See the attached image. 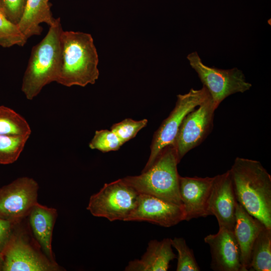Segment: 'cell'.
I'll use <instances>...</instances> for the list:
<instances>
[{"mask_svg": "<svg viewBox=\"0 0 271 271\" xmlns=\"http://www.w3.org/2000/svg\"><path fill=\"white\" fill-rule=\"evenodd\" d=\"M264 226L237 202L233 232L239 248L242 271L248 270L253 243Z\"/></svg>", "mask_w": 271, "mask_h": 271, "instance_id": "cell-15", "label": "cell"}, {"mask_svg": "<svg viewBox=\"0 0 271 271\" xmlns=\"http://www.w3.org/2000/svg\"><path fill=\"white\" fill-rule=\"evenodd\" d=\"M33 233L44 254L52 261L54 259L52 250L53 229L57 216V210L37 203L29 216Z\"/></svg>", "mask_w": 271, "mask_h": 271, "instance_id": "cell-17", "label": "cell"}, {"mask_svg": "<svg viewBox=\"0 0 271 271\" xmlns=\"http://www.w3.org/2000/svg\"><path fill=\"white\" fill-rule=\"evenodd\" d=\"M214 177H179V194L185 221L209 215L208 201Z\"/></svg>", "mask_w": 271, "mask_h": 271, "instance_id": "cell-13", "label": "cell"}, {"mask_svg": "<svg viewBox=\"0 0 271 271\" xmlns=\"http://www.w3.org/2000/svg\"><path fill=\"white\" fill-rule=\"evenodd\" d=\"M187 58L209 92L216 109L228 96L236 93H243L252 86L246 81L242 71L237 68L221 69L209 67L202 62L197 52L188 54Z\"/></svg>", "mask_w": 271, "mask_h": 271, "instance_id": "cell-6", "label": "cell"}, {"mask_svg": "<svg viewBox=\"0 0 271 271\" xmlns=\"http://www.w3.org/2000/svg\"><path fill=\"white\" fill-rule=\"evenodd\" d=\"M148 122L147 119L134 120L131 118H126L112 125L110 129L124 144L135 137L137 133L147 125Z\"/></svg>", "mask_w": 271, "mask_h": 271, "instance_id": "cell-25", "label": "cell"}, {"mask_svg": "<svg viewBox=\"0 0 271 271\" xmlns=\"http://www.w3.org/2000/svg\"><path fill=\"white\" fill-rule=\"evenodd\" d=\"M172 245L178 252L177 271H199L200 268L195 259L193 250L182 237L171 239Z\"/></svg>", "mask_w": 271, "mask_h": 271, "instance_id": "cell-23", "label": "cell"}, {"mask_svg": "<svg viewBox=\"0 0 271 271\" xmlns=\"http://www.w3.org/2000/svg\"><path fill=\"white\" fill-rule=\"evenodd\" d=\"M185 220L183 205L140 193L137 206L125 221H147L165 227Z\"/></svg>", "mask_w": 271, "mask_h": 271, "instance_id": "cell-11", "label": "cell"}, {"mask_svg": "<svg viewBox=\"0 0 271 271\" xmlns=\"http://www.w3.org/2000/svg\"><path fill=\"white\" fill-rule=\"evenodd\" d=\"M39 185L33 179L20 177L0 189V218L17 223L29 216L38 203Z\"/></svg>", "mask_w": 271, "mask_h": 271, "instance_id": "cell-10", "label": "cell"}, {"mask_svg": "<svg viewBox=\"0 0 271 271\" xmlns=\"http://www.w3.org/2000/svg\"><path fill=\"white\" fill-rule=\"evenodd\" d=\"M14 224L0 218V252L9 239Z\"/></svg>", "mask_w": 271, "mask_h": 271, "instance_id": "cell-27", "label": "cell"}, {"mask_svg": "<svg viewBox=\"0 0 271 271\" xmlns=\"http://www.w3.org/2000/svg\"><path fill=\"white\" fill-rule=\"evenodd\" d=\"M29 138L26 136L0 135V164H10L16 161Z\"/></svg>", "mask_w": 271, "mask_h": 271, "instance_id": "cell-21", "label": "cell"}, {"mask_svg": "<svg viewBox=\"0 0 271 271\" xmlns=\"http://www.w3.org/2000/svg\"><path fill=\"white\" fill-rule=\"evenodd\" d=\"M140 193L120 179L106 183L89 199L87 209L94 216L125 221L137 205Z\"/></svg>", "mask_w": 271, "mask_h": 271, "instance_id": "cell-5", "label": "cell"}, {"mask_svg": "<svg viewBox=\"0 0 271 271\" xmlns=\"http://www.w3.org/2000/svg\"><path fill=\"white\" fill-rule=\"evenodd\" d=\"M0 12L4 14L2 6V5H1V0H0Z\"/></svg>", "mask_w": 271, "mask_h": 271, "instance_id": "cell-29", "label": "cell"}, {"mask_svg": "<svg viewBox=\"0 0 271 271\" xmlns=\"http://www.w3.org/2000/svg\"><path fill=\"white\" fill-rule=\"evenodd\" d=\"M4 271H55L57 263L30 244L22 232H12L1 251Z\"/></svg>", "mask_w": 271, "mask_h": 271, "instance_id": "cell-8", "label": "cell"}, {"mask_svg": "<svg viewBox=\"0 0 271 271\" xmlns=\"http://www.w3.org/2000/svg\"><path fill=\"white\" fill-rule=\"evenodd\" d=\"M237 202L229 170L214 176L208 212L216 218L219 227L233 231Z\"/></svg>", "mask_w": 271, "mask_h": 271, "instance_id": "cell-12", "label": "cell"}, {"mask_svg": "<svg viewBox=\"0 0 271 271\" xmlns=\"http://www.w3.org/2000/svg\"><path fill=\"white\" fill-rule=\"evenodd\" d=\"M248 270H271V228L264 226L255 239Z\"/></svg>", "mask_w": 271, "mask_h": 271, "instance_id": "cell-19", "label": "cell"}, {"mask_svg": "<svg viewBox=\"0 0 271 271\" xmlns=\"http://www.w3.org/2000/svg\"><path fill=\"white\" fill-rule=\"evenodd\" d=\"M63 31L57 18L45 37L33 47L22 84V91L28 99H33L45 85L57 81L61 65Z\"/></svg>", "mask_w": 271, "mask_h": 271, "instance_id": "cell-3", "label": "cell"}, {"mask_svg": "<svg viewBox=\"0 0 271 271\" xmlns=\"http://www.w3.org/2000/svg\"><path fill=\"white\" fill-rule=\"evenodd\" d=\"M56 20L52 16L49 0H26L22 16L17 25L28 39L33 36L41 35L43 31L41 23L51 26Z\"/></svg>", "mask_w": 271, "mask_h": 271, "instance_id": "cell-18", "label": "cell"}, {"mask_svg": "<svg viewBox=\"0 0 271 271\" xmlns=\"http://www.w3.org/2000/svg\"><path fill=\"white\" fill-rule=\"evenodd\" d=\"M123 145L117 136L111 130H96L89 144L92 150H98L103 153L117 151Z\"/></svg>", "mask_w": 271, "mask_h": 271, "instance_id": "cell-24", "label": "cell"}, {"mask_svg": "<svg viewBox=\"0 0 271 271\" xmlns=\"http://www.w3.org/2000/svg\"><path fill=\"white\" fill-rule=\"evenodd\" d=\"M216 109L210 96L184 117L174 143L179 162L209 134L213 128Z\"/></svg>", "mask_w": 271, "mask_h": 271, "instance_id": "cell-9", "label": "cell"}, {"mask_svg": "<svg viewBox=\"0 0 271 271\" xmlns=\"http://www.w3.org/2000/svg\"><path fill=\"white\" fill-rule=\"evenodd\" d=\"M3 268V261L2 259L1 256V252H0V270H2Z\"/></svg>", "mask_w": 271, "mask_h": 271, "instance_id": "cell-28", "label": "cell"}, {"mask_svg": "<svg viewBox=\"0 0 271 271\" xmlns=\"http://www.w3.org/2000/svg\"><path fill=\"white\" fill-rule=\"evenodd\" d=\"M178 163L176 149L170 145L163 149L152 166L141 175L122 179L140 193L183 205L179 194Z\"/></svg>", "mask_w": 271, "mask_h": 271, "instance_id": "cell-4", "label": "cell"}, {"mask_svg": "<svg viewBox=\"0 0 271 271\" xmlns=\"http://www.w3.org/2000/svg\"><path fill=\"white\" fill-rule=\"evenodd\" d=\"M4 14L13 23L20 21L26 3V0H1Z\"/></svg>", "mask_w": 271, "mask_h": 271, "instance_id": "cell-26", "label": "cell"}, {"mask_svg": "<svg viewBox=\"0 0 271 271\" xmlns=\"http://www.w3.org/2000/svg\"><path fill=\"white\" fill-rule=\"evenodd\" d=\"M27 39L17 24L10 21L0 12V46L7 48L14 45L23 46Z\"/></svg>", "mask_w": 271, "mask_h": 271, "instance_id": "cell-22", "label": "cell"}, {"mask_svg": "<svg viewBox=\"0 0 271 271\" xmlns=\"http://www.w3.org/2000/svg\"><path fill=\"white\" fill-rule=\"evenodd\" d=\"M171 239L166 238L161 241L151 240L146 251L140 259L128 262L126 271H166L171 261L177 257L172 249Z\"/></svg>", "mask_w": 271, "mask_h": 271, "instance_id": "cell-16", "label": "cell"}, {"mask_svg": "<svg viewBox=\"0 0 271 271\" xmlns=\"http://www.w3.org/2000/svg\"><path fill=\"white\" fill-rule=\"evenodd\" d=\"M31 129L27 120L12 109L0 106V135L30 136Z\"/></svg>", "mask_w": 271, "mask_h": 271, "instance_id": "cell-20", "label": "cell"}, {"mask_svg": "<svg viewBox=\"0 0 271 271\" xmlns=\"http://www.w3.org/2000/svg\"><path fill=\"white\" fill-rule=\"evenodd\" d=\"M237 201L271 228V176L258 161L237 157L229 170Z\"/></svg>", "mask_w": 271, "mask_h": 271, "instance_id": "cell-1", "label": "cell"}, {"mask_svg": "<svg viewBox=\"0 0 271 271\" xmlns=\"http://www.w3.org/2000/svg\"><path fill=\"white\" fill-rule=\"evenodd\" d=\"M210 96L204 86L201 89L191 88L188 93L177 95L174 108L154 136L150 155L143 172L152 166L164 148L174 145L179 127L186 115Z\"/></svg>", "mask_w": 271, "mask_h": 271, "instance_id": "cell-7", "label": "cell"}, {"mask_svg": "<svg viewBox=\"0 0 271 271\" xmlns=\"http://www.w3.org/2000/svg\"><path fill=\"white\" fill-rule=\"evenodd\" d=\"M210 248L211 268L216 271H242L239 248L233 231L219 227L216 234L205 237Z\"/></svg>", "mask_w": 271, "mask_h": 271, "instance_id": "cell-14", "label": "cell"}, {"mask_svg": "<svg viewBox=\"0 0 271 271\" xmlns=\"http://www.w3.org/2000/svg\"><path fill=\"white\" fill-rule=\"evenodd\" d=\"M60 40L61 65L56 82L67 87L94 84L99 73L98 54L91 35L63 31Z\"/></svg>", "mask_w": 271, "mask_h": 271, "instance_id": "cell-2", "label": "cell"}]
</instances>
